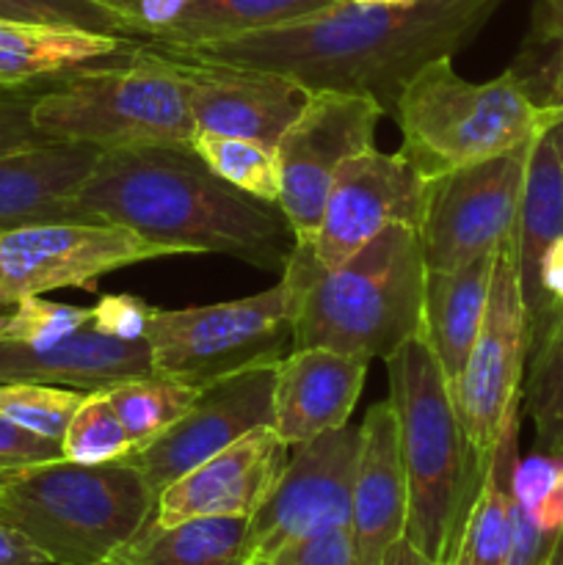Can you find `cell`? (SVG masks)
<instances>
[{
	"instance_id": "1",
	"label": "cell",
	"mask_w": 563,
	"mask_h": 565,
	"mask_svg": "<svg viewBox=\"0 0 563 565\" xmlns=\"http://www.w3.org/2000/svg\"><path fill=\"white\" fill-rule=\"evenodd\" d=\"M502 3L506 0L362 6L340 0L307 20L270 31L160 50L208 64L285 72L309 88L362 92L392 110L414 72L467 47Z\"/></svg>"
},
{
	"instance_id": "2",
	"label": "cell",
	"mask_w": 563,
	"mask_h": 565,
	"mask_svg": "<svg viewBox=\"0 0 563 565\" xmlns=\"http://www.w3.org/2000/svg\"><path fill=\"white\" fill-rule=\"evenodd\" d=\"M64 218L127 226L180 254H230L279 274L296 243L276 204L215 177L191 147L103 152L64 202Z\"/></svg>"
},
{
	"instance_id": "3",
	"label": "cell",
	"mask_w": 563,
	"mask_h": 565,
	"mask_svg": "<svg viewBox=\"0 0 563 565\" xmlns=\"http://www.w3.org/2000/svg\"><path fill=\"white\" fill-rule=\"evenodd\" d=\"M384 362L406 480V539L431 561L450 563L489 458L469 441L450 384L419 337Z\"/></svg>"
},
{
	"instance_id": "4",
	"label": "cell",
	"mask_w": 563,
	"mask_h": 565,
	"mask_svg": "<svg viewBox=\"0 0 563 565\" xmlns=\"http://www.w3.org/2000/svg\"><path fill=\"white\" fill-rule=\"evenodd\" d=\"M392 114L403 136L401 152L434 180L533 147L557 121L561 105L541 103L519 70L472 83L445 55L403 83Z\"/></svg>"
},
{
	"instance_id": "5",
	"label": "cell",
	"mask_w": 563,
	"mask_h": 565,
	"mask_svg": "<svg viewBox=\"0 0 563 565\" xmlns=\"http://www.w3.org/2000/svg\"><path fill=\"white\" fill-rule=\"evenodd\" d=\"M155 505L158 494L130 458H55L0 483V522L20 530L50 565L105 563L152 522Z\"/></svg>"
},
{
	"instance_id": "6",
	"label": "cell",
	"mask_w": 563,
	"mask_h": 565,
	"mask_svg": "<svg viewBox=\"0 0 563 565\" xmlns=\"http://www.w3.org/2000/svg\"><path fill=\"white\" fill-rule=\"evenodd\" d=\"M423 287L419 232L406 224L386 226L351 259L298 290L293 348H329L368 362L390 359L417 337Z\"/></svg>"
},
{
	"instance_id": "7",
	"label": "cell",
	"mask_w": 563,
	"mask_h": 565,
	"mask_svg": "<svg viewBox=\"0 0 563 565\" xmlns=\"http://www.w3.org/2000/svg\"><path fill=\"white\" fill-rule=\"evenodd\" d=\"M33 127L47 141L86 143L99 152L191 147L196 136L180 72L147 42L127 61L72 72L42 88Z\"/></svg>"
},
{
	"instance_id": "8",
	"label": "cell",
	"mask_w": 563,
	"mask_h": 565,
	"mask_svg": "<svg viewBox=\"0 0 563 565\" xmlns=\"http://www.w3.org/2000/svg\"><path fill=\"white\" fill-rule=\"evenodd\" d=\"M298 298V287L282 279L257 296L210 307H155L147 326L152 373L202 390L243 370L279 364L293 348Z\"/></svg>"
},
{
	"instance_id": "9",
	"label": "cell",
	"mask_w": 563,
	"mask_h": 565,
	"mask_svg": "<svg viewBox=\"0 0 563 565\" xmlns=\"http://www.w3.org/2000/svg\"><path fill=\"white\" fill-rule=\"evenodd\" d=\"M428 177L403 152L368 149L348 160L331 185L312 237L293 246L282 279L301 290L315 276L334 270L392 224L419 230Z\"/></svg>"
},
{
	"instance_id": "10",
	"label": "cell",
	"mask_w": 563,
	"mask_h": 565,
	"mask_svg": "<svg viewBox=\"0 0 563 565\" xmlns=\"http://www.w3.org/2000/svg\"><path fill=\"white\" fill-rule=\"evenodd\" d=\"M530 359L528 309L519 287L517 226L495 248L489 301L475 345L453 384L456 414L484 458L495 450L502 428L522 412V386Z\"/></svg>"
},
{
	"instance_id": "11",
	"label": "cell",
	"mask_w": 563,
	"mask_h": 565,
	"mask_svg": "<svg viewBox=\"0 0 563 565\" xmlns=\"http://www.w3.org/2000/svg\"><path fill=\"white\" fill-rule=\"evenodd\" d=\"M362 428L342 425L290 447L268 500L248 519L246 561L270 563L290 546L351 524Z\"/></svg>"
},
{
	"instance_id": "12",
	"label": "cell",
	"mask_w": 563,
	"mask_h": 565,
	"mask_svg": "<svg viewBox=\"0 0 563 565\" xmlns=\"http://www.w3.org/2000/svg\"><path fill=\"white\" fill-rule=\"evenodd\" d=\"M384 105L362 92L312 88L301 114L276 143L279 202L293 232V246H304L318 226L331 185L342 166L373 149L375 125Z\"/></svg>"
},
{
	"instance_id": "13",
	"label": "cell",
	"mask_w": 563,
	"mask_h": 565,
	"mask_svg": "<svg viewBox=\"0 0 563 565\" xmlns=\"http://www.w3.org/2000/svg\"><path fill=\"white\" fill-rule=\"evenodd\" d=\"M182 257L127 226L99 221H42L0 232V307L31 296L81 287L130 265Z\"/></svg>"
},
{
	"instance_id": "14",
	"label": "cell",
	"mask_w": 563,
	"mask_h": 565,
	"mask_svg": "<svg viewBox=\"0 0 563 565\" xmlns=\"http://www.w3.org/2000/svg\"><path fill=\"white\" fill-rule=\"evenodd\" d=\"M530 149L447 171L428 182L419 243L428 270H450L489 257L513 232Z\"/></svg>"
},
{
	"instance_id": "15",
	"label": "cell",
	"mask_w": 563,
	"mask_h": 565,
	"mask_svg": "<svg viewBox=\"0 0 563 565\" xmlns=\"http://www.w3.org/2000/svg\"><path fill=\"white\" fill-rule=\"evenodd\" d=\"M276 364L243 370L202 386L169 430L130 456L155 494L213 458L248 430L274 425Z\"/></svg>"
},
{
	"instance_id": "16",
	"label": "cell",
	"mask_w": 563,
	"mask_h": 565,
	"mask_svg": "<svg viewBox=\"0 0 563 565\" xmlns=\"http://www.w3.org/2000/svg\"><path fill=\"white\" fill-rule=\"evenodd\" d=\"M160 53L180 72L196 130L252 138L276 149L312 92L307 83L285 72L208 64L166 50Z\"/></svg>"
},
{
	"instance_id": "17",
	"label": "cell",
	"mask_w": 563,
	"mask_h": 565,
	"mask_svg": "<svg viewBox=\"0 0 563 565\" xmlns=\"http://www.w3.org/2000/svg\"><path fill=\"white\" fill-rule=\"evenodd\" d=\"M287 458L290 447L274 425L248 430L166 486L152 522L171 527L191 519H252L274 491Z\"/></svg>"
},
{
	"instance_id": "18",
	"label": "cell",
	"mask_w": 563,
	"mask_h": 565,
	"mask_svg": "<svg viewBox=\"0 0 563 565\" xmlns=\"http://www.w3.org/2000/svg\"><path fill=\"white\" fill-rule=\"evenodd\" d=\"M368 364V359L329 348H293L276 364L274 430L287 447L351 423Z\"/></svg>"
},
{
	"instance_id": "19",
	"label": "cell",
	"mask_w": 563,
	"mask_h": 565,
	"mask_svg": "<svg viewBox=\"0 0 563 565\" xmlns=\"http://www.w3.org/2000/svg\"><path fill=\"white\" fill-rule=\"evenodd\" d=\"M359 428L362 456L348 524L351 565H384L386 552L406 535V480L390 401L373 403Z\"/></svg>"
},
{
	"instance_id": "20",
	"label": "cell",
	"mask_w": 563,
	"mask_h": 565,
	"mask_svg": "<svg viewBox=\"0 0 563 565\" xmlns=\"http://www.w3.org/2000/svg\"><path fill=\"white\" fill-rule=\"evenodd\" d=\"M141 375H152L149 342L116 340L94 329L92 323L44 348L0 342V384L33 381V384L99 392Z\"/></svg>"
},
{
	"instance_id": "21",
	"label": "cell",
	"mask_w": 563,
	"mask_h": 565,
	"mask_svg": "<svg viewBox=\"0 0 563 565\" xmlns=\"http://www.w3.org/2000/svg\"><path fill=\"white\" fill-rule=\"evenodd\" d=\"M141 42L86 28L0 20V86H50L72 72L127 61Z\"/></svg>"
},
{
	"instance_id": "22",
	"label": "cell",
	"mask_w": 563,
	"mask_h": 565,
	"mask_svg": "<svg viewBox=\"0 0 563 565\" xmlns=\"http://www.w3.org/2000/svg\"><path fill=\"white\" fill-rule=\"evenodd\" d=\"M86 143L44 141L0 154V232L42 221H66L64 202L99 160Z\"/></svg>"
},
{
	"instance_id": "23",
	"label": "cell",
	"mask_w": 563,
	"mask_h": 565,
	"mask_svg": "<svg viewBox=\"0 0 563 565\" xmlns=\"http://www.w3.org/2000/svg\"><path fill=\"white\" fill-rule=\"evenodd\" d=\"M491 263H495V254L472 259L461 268H425L423 312H419L417 337L425 342L431 356L436 359L450 390L461 375L480 323H484L491 285Z\"/></svg>"
},
{
	"instance_id": "24",
	"label": "cell",
	"mask_w": 563,
	"mask_h": 565,
	"mask_svg": "<svg viewBox=\"0 0 563 565\" xmlns=\"http://www.w3.org/2000/svg\"><path fill=\"white\" fill-rule=\"evenodd\" d=\"M563 235V169L550 136H541L530 149L522 204L517 218L519 287L528 309L530 353L546 331V303L541 296V257L555 237Z\"/></svg>"
},
{
	"instance_id": "25",
	"label": "cell",
	"mask_w": 563,
	"mask_h": 565,
	"mask_svg": "<svg viewBox=\"0 0 563 565\" xmlns=\"http://www.w3.org/2000/svg\"><path fill=\"white\" fill-rule=\"evenodd\" d=\"M519 425L522 412L502 428L495 450L486 461L484 480L469 505L456 550L447 565H506L513 530V475L519 463Z\"/></svg>"
},
{
	"instance_id": "26",
	"label": "cell",
	"mask_w": 563,
	"mask_h": 565,
	"mask_svg": "<svg viewBox=\"0 0 563 565\" xmlns=\"http://www.w3.org/2000/svg\"><path fill=\"white\" fill-rule=\"evenodd\" d=\"M334 3L340 0H191L163 31L144 42L171 50L221 42L307 20Z\"/></svg>"
},
{
	"instance_id": "27",
	"label": "cell",
	"mask_w": 563,
	"mask_h": 565,
	"mask_svg": "<svg viewBox=\"0 0 563 565\" xmlns=\"http://www.w3.org/2000/svg\"><path fill=\"white\" fill-rule=\"evenodd\" d=\"M246 544L248 519H191L171 527L149 522L99 565H243Z\"/></svg>"
},
{
	"instance_id": "28",
	"label": "cell",
	"mask_w": 563,
	"mask_h": 565,
	"mask_svg": "<svg viewBox=\"0 0 563 565\" xmlns=\"http://www.w3.org/2000/svg\"><path fill=\"white\" fill-rule=\"evenodd\" d=\"M103 392L110 406H114V412L119 414L136 452L144 450L149 441L158 439L163 430H169L191 408V403L199 395L196 386L163 379L158 373L121 381V384L108 386Z\"/></svg>"
},
{
	"instance_id": "29",
	"label": "cell",
	"mask_w": 563,
	"mask_h": 565,
	"mask_svg": "<svg viewBox=\"0 0 563 565\" xmlns=\"http://www.w3.org/2000/svg\"><path fill=\"white\" fill-rule=\"evenodd\" d=\"M533 423V450L563 456V318L528 359L522 417Z\"/></svg>"
},
{
	"instance_id": "30",
	"label": "cell",
	"mask_w": 563,
	"mask_h": 565,
	"mask_svg": "<svg viewBox=\"0 0 563 565\" xmlns=\"http://www.w3.org/2000/svg\"><path fill=\"white\" fill-rule=\"evenodd\" d=\"M191 149L215 177L241 193L265 204L279 202V160L274 147L252 138L196 130Z\"/></svg>"
},
{
	"instance_id": "31",
	"label": "cell",
	"mask_w": 563,
	"mask_h": 565,
	"mask_svg": "<svg viewBox=\"0 0 563 565\" xmlns=\"http://www.w3.org/2000/svg\"><path fill=\"white\" fill-rule=\"evenodd\" d=\"M61 452L75 463H110L136 452L119 414L114 412L105 392H86L81 406L72 414Z\"/></svg>"
},
{
	"instance_id": "32",
	"label": "cell",
	"mask_w": 563,
	"mask_h": 565,
	"mask_svg": "<svg viewBox=\"0 0 563 565\" xmlns=\"http://www.w3.org/2000/svg\"><path fill=\"white\" fill-rule=\"evenodd\" d=\"M86 392L66 390L33 381H6L0 384V414L39 436L61 441L72 414L81 406Z\"/></svg>"
},
{
	"instance_id": "33",
	"label": "cell",
	"mask_w": 563,
	"mask_h": 565,
	"mask_svg": "<svg viewBox=\"0 0 563 565\" xmlns=\"http://www.w3.org/2000/svg\"><path fill=\"white\" fill-rule=\"evenodd\" d=\"M92 323V307L47 301L42 296L22 298L14 312L0 315V342L22 348H44Z\"/></svg>"
},
{
	"instance_id": "34",
	"label": "cell",
	"mask_w": 563,
	"mask_h": 565,
	"mask_svg": "<svg viewBox=\"0 0 563 565\" xmlns=\"http://www.w3.org/2000/svg\"><path fill=\"white\" fill-rule=\"evenodd\" d=\"M513 497L546 535L563 533V456L533 450L519 458Z\"/></svg>"
},
{
	"instance_id": "35",
	"label": "cell",
	"mask_w": 563,
	"mask_h": 565,
	"mask_svg": "<svg viewBox=\"0 0 563 565\" xmlns=\"http://www.w3.org/2000/svg\"><path fill=\"white\" fill-rule=\"evenodd\" d=\"M0 20L50 22L138 39L130 22L103 0H0Z\"/></svg>"
},
{
	"instance_id": "36",
	"label": "cell",
	"mask_w": 563,
	"mask_h": 565,
	"mask_svg": "<svg viewBox=\"0 0 563 565\" xmlns=\"http://www.w3.org/2000/svg\"><path fill=\"white\" fill-rule=\"evenodd\" d=\"M47 86L3 88L0 86V154L39 147L47 138L33 127V103Z\"/></svg>"
},
{
	"instance_id": "37",
	"label": "cell",
	"mask_w": 563,
	"mask_h": 565,
	"mask_svg": "<svg viewBox=\"0 0 563 565\" xmlns=\"http://www.w3.org/2000/svg\"><path fill=\"white\" fill-rule=\"evenodd\" d=\"M155 307L138 296H103L92 307V326L116 340H147V326Z\"/></svg>"
},
{
	"instance_id": "38",
	"label": "cell",
	"mask_w": 563,
	"mask_h": 565,
	"mask_svg": "<svg viewBox=\"0 0 563 565\" xmlns=\"http://www.w3.org/2000/svg\"><path fill=\"white\" fill-rule=\"evenodd\" d=\"M55 458H64L61 441L33 434V430L22 428V425L11 423L0 414V475H11L17 469L55 461Z\"/></svg>"
},
{
	"instance_id": "39",
	"label": "cell",
	"mask_w": 563,
	"mask_h": 565,
	"mask_svg": "<svg viewBox=\"0 0 563 565\" xmlns=\"http://www.w3.org/2000/svg\"><path fill=\"white\" fill-rule=\"evenodd\" d=\"M265 565H351V533L348 527L301 541Z\"/></svg>"
},
{
	"instance_id": "40",
	"label": "cell",
	"mask_w": 563,
	"mask_h": 565,
	"mask_svg": "<svg viewBox=\"0 0 563 565\" xmlns=\"http://www.w3.org/2000/svg\"><path fill=\"white\" fill-rule=\"evenodd\" d=\"M191 0H116L121 17L132 25L138 39H149L163 31Z\"/></svg>"
},
{
	"instance_id": "41",
	"label": "cell",
	"mask_w": 563,
	"mask_h": 565,
	"mask_svg": "<svg viewBox=\"0 0 563 565\" xmlns=\"http://www.w3.org/2000/svg\"><path fill=\"white\" fill-rule=\"evenodd\" d=\"M539 285H541V296H544V303H546V331H544L546 337L552 329H555L557 320L563 318V235L555 237V241L550 243V248L544 252V257H541ZM544 337H541V340H544Z\"/></svg>"
},
{
	"instance_id": "42",
	"label": "cell",
	"mask_w": 563,
	"mask_h": 565,
	"mask_svg": "<svg viewBox=\"0 0 563 565\" xmlns=\"http://www.w3.org/2000/svg\"><path fill=\"white\" fill-rule=\"evenodd\" d=\"M524 47L535 53L563 47V0H533Z\"/></svg>"
},
{
	"instance_id": "43",
	"label": "cell",
	"mask_w": 563,
	"mask_h": 565,
	"mask_svg": "<svg viewBox=\"0 0 563 565\" xmlns=\"http://www.w3.org/2000/svg\"><path fill=\"white\" fill-rule=\"evenodd\" d=\"M0 565H50V561L20 530L0 522Z\"/></svg>"
},
{
	"instance_id": "44",
	"label": "cell",
	"mask_w": 563,
	"mask_h": 565,
	"mask_svg": "<svg viewBox=\"0 0 563 565\" xmlns=\"http://www.w3.org/2000/svg\"><path fill=\"white\" fill-rule=\"evenodd\" d=\"M539 77L541 103H557V99H563V47L546 53V61L539 66Z\"/></svg>"
},
{
	"instance_id": "45",
	"label": "cell",
	"mask_w": 563,
	"mask_h": 565,
	"mask_svg": "<svg viewBox=\"0 0 563 565\" xmlns=\"http://www.w3.org/2000/svg\"><path fill=\"white\" fill-rule=\"evenodd\" d=\"M384 565H447V563L431 561L428 555H423V552H419L417 546H414L412 541H408L406 535H403V539L397 541V544L392 546L390 552H386Z\"/></svg>"
},
{
	"instance_id": "46",
	"label": "cell",
	"mask_w": 563,
	"mask_h": 565,
	"mask_svg": "<svg viewBox=\"0 0 563 565\" xmlns=\"http://www.w3.org/2000/svg\"><path fill=\"white\" fill-rule=\"evenodd\" d=\"M557 105H561V116H557L555 125L546 130V136H550L552 147H555V154L557 160H561V169H563V99H557Z\"/></svg>"
},
{
	"instance_id": "47",
	"label": "cell",
	"mask_w": 563,
	"mask_h": 565,
	"mask_svg": "<svg viewBox=\"0 0 563 565\" xmlns=\"http://www.w3.org/2000/svg\"><path fill=\"white\" fill-rule=\"evenodd\" d=\"M544 565H563V533L557 535L555 544H552V550H550V555H546Z\"/></svg>"
},
{
	"instance_id": "48",
	"label": "cell",
	"mask_w": 563,
	"mask_h": 565,
	"mask_svg": "<svg viewBox=\"0 0 563 565\" xmlns=\"http://www.w3.org/2000/svg\"><path fill=\"white\" fill-rule=\"evenodd\" d=\"M351 3H362V6H401V3H417V0H351Z\"/></svg>"
},
{
	"instance_id": "49",
	"label": "cell",
	"mask_w": 563,
	"mask_h": 565,
	"mask_svg": "<svg viewBox=\"0 0 563 565\" xmlns=\"http://www.w3.org/2000/svg\"><path fill=\"white\" fill-rule=\"evenodd\" d=\"M243 565H265V563H257V561H246Z\"/></svg>"
}]
</instances>
